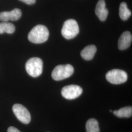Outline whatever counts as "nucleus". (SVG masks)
Wrapping results in <instances>:
<instances>
[{
	"label": "nucleus",
	"mask_w": 132,
	"mask_h": 132,
	"mask_svg": "<svg viewBox=\"0 0 132 132\" xmlns=\"http://www.w3.org/2000/svg\"><path fill=\"white\" fill-rule=\"evenodd\" d=\"M110 111L111 112H112V110H110Z\"/></svg>",
	"instance_id": "obj_18"
},
{
	"label": "nucleus",
	"mask_w": 132,
	"mask_h": 132,
	"mask_svg": "<svg viewBox=\"0 0 132 132\" xmlns=\"http://www.w3.org/2000/svg\"><path fill=\"white\" fill-rule=\"evenodd\" d=\"M96 51V47L94 45H89L81 51V56L85 60H90L94 58Z\"/></svg>",
	"instance_id": "obj_11"
},
{
	"label": "nucleus",
	"mask_w": 132,
	"mask_h": 132,
	"mask_svg": "<svg viewBox=\"0 0 132 132\" xmlns=\"http://www.w3.org/2000/svg\"><path fill=\"white\" fill-rule=\"evenodd\" d=\"M15 30V27L13 24L10 23L3 22L0 23V34L4 33L12 34Z\"/></svg>",
	"instance_id": "obj_15"
},
{
	"label": "nucleus",
	"mask_w": 132,
	"mask_h": 132,
	"mask_svg": "<svg viewBox=\"0 0 132 132\" xmlns=\"http://www.w3.org/2000/svg\"><path fill=\"white\" fill-rule=\"evenodd\" d=\"M106 78L112 84H120L125 83L127 80V74L123 70L113 69L109 71L106 73Z\"/></svg>",
	"instance_id": "obj_5"
},
{
	"label": "nucleus",
	"mask_w": 132,
	"mask_h": 132,
	"mask_svg": "<svg viewBox=\"0 0 132 132\" xmlns=\"http://www.w3.org/2000/svg\"><path fill=\"white\" fill-rule=\"evenodd\" d=\"M83 92V90L78 85H70L66 86L62 88L61 94L66 99H76L79 97Z\"/></svg>",
	"instance_id": "obj_7"
},
{
	"label": "nucleus",
	"mask_w": 132,
	"mask_h": 132,
	"mask_svg": "<svg viewBox=\"0 0 132 132\" xmlns=\"http://www.w3.org/2000/svg\"><path fill=\"white\" fill-rule=\"evenodd\" d=\"M13 112L16 118L21 122L27 124L30 122L31 116L28 109L23 105L16 104L12 107Z\"/></svg>",
	"instance_id": "obj_6"
},
{
	"label": "nucleus",
	"mask_w": 132,
	"mask_h": 132,
	"mask_svg": "<svg viewBox=\"0 0 132 132\" xmlns=\"http://www.w3.org/2000/svg\"><path fill=\"white\" fill-rule=\"evenodd\" d=\"M43 63L38 57H33L29 59L26 64V70L28 75L33 77L40 76L43 72Z\"/></svg>",
	"instance_id": "obj_2"
},
{
	"label": "nucleus",
	"mask_w": 132,
	"mask_h": 132,
	"mask_svg": "<svg viewBox=\"0 0 132 132\" xmlns=\"http://www.w3.org/2000/svg\"><path fill=\"white\" fill-rule=\"evenodd\" d=\"M113 113L117 117L120 118H130L132 115V107L131 106L123 107L118 110L114 111Z\"/></svg>",
	"instance_id": "obj_12"
},
{
	"label": "nucleus",
	"mask_w": 132,
	"mask_h": 132,
	"mask_svg": "<svg viewBox=\"0 0 132 132\" xmlns=\"http://www.w3.org/2000/svg\"><path fill=\"white\" fill-rule=\"evenodd\" d=\"M79 26L75 20H68L63 24L61 30L62 35L67 39L75 38L79 33Z\"/></svg>",
	"instance_id": "obj_3"
},
{
	"label": "nucleus",
	"mask_w": 132,
	"mask_h": 132,
	"mask_svg": "<svg viewBox=\"0 0 132 132\" xmlns=\"http://www.w3.org/2000/svg\"><path fill=\"white\" fill-rule=\"evenodd\" d=\"M119 15L123 21L127 20L131 16V12L128 9L127 4L125 2H122L120 5Z\"/></svg>",
	"instance_id": "obj_13"
},
{
	"label": "nucleus",
	"mask_w": 132,
	"mask_h": 132,
	"mask_svg": "<svg viewBox=\"0 0 132 132\" xmlns=\"http://www.w3.org/2000/svg\"><path fill=\"white\" fill-rule=\"evenodd\" d=\"M20 1H22V2L26 3L28 5H33L35 2L36 0H19Z\"/></svg>",
	"instance_id": "obj_16"
},
{
	"label": "nucleus",
	"mask_w": 132,
	"mask_h": 132,
	"mask_svg": "<svg viewBox=\"0 0 132 132\" xmlns=\"http://www.w3.org/2000/svg\"><path fill=\"white\" fill-rule=\"evenodd\" d=\"M87 132H100L98 121L94 118L89 119L86 122Z\"/></svg>",
	"instance_id": "obj_14"
},
{
	"label": "nucleus",
	"mask_w": 132,
	"mask_h": 132,
	"mask_svg": "<svg viewBox=\"0 0 132 132\" xmlns=\"http://www.w3.org/2000/svg\"><path fill=\"white\" fill-rule=\"evenodd\" d=\"M132 41V34L129 31H125L121 35L118 40V48L125 50L130 47Z\"/></svg>",
	"instance_id": "obj_9"
},
{
	"label": "nucleus",
	"mask_w": 132,
	"mask_h": 132,
	"mask_svg": "<svg viewBox=\"0 0 132 132\" xmlns=\"http://www.w3.org/2000/svg\"><path fill=\"white\" fill-rule=\"evenodd\" d=\"M7 132H21L18 129L14 127L11 126L8 128Z\"/></svg>",
	"instance_id": "obj_17"
},
{
	"label": "nucleus",
	"mask_w": 132,
	"mask_h": 132,
	"mask_svg": "<svg viewBox=\"0 0 132 132\" xmlns=\"http://www.w3.org/2000/svg\"><path fill=\"white\" fill-rule=\"evenodd\" d=\"M95 12L99 20L104 21L108 15V10L106 8V4L104 0H99L96 5Z\"/></svg>",
	"instance_id": "obj_10"
},
{
	"label": "nucleus",
	"mask_w": 132,
	"mask_h": 132,
	"mask_svg": "<svg viewBox=\"0 0 132 132\" xmlns=\"http://www.w3.org/2000/svg\"><path fill=\"white\" fill-rule=\"evenodd\" d=\"M22 16L21 10L15 9L11 11H5L0 13V21L7 22L9 21H17Z\"/></svg>",
	"instance_id": "obj_8"
},
{
	"label": "nucleus",
	"mask_w": 132,
	"mask_h": 132,
	"mask_svg": "<svg viewBox=\"0 0 132 132\" xmlns=\"http://www.w3.org/2000/svg\"><path fill=\"white\" fill-rule=\"evenodd\" d=\"M74 72V68L70 64L60 65L56 66L52 73V78L60 81L70 77Z\"/></svg>",
	"instance_id": "obj_4"
},
{
	"label": "nucleus",
	"mask_w": 132,
	"mask_h": 132,
	"mask_svg": "<svg viewBox=\"0 0 132 132\" xmlns=\"http://www.w3.org/2000/svg\"><path fill=\"white\" fill-rule=\"evenodd\" d=\"M49 31L46 27L39 24L34 27L28 33V39L31 42L41 44L47 41Z\"/></svg>",
	"instance_id": "obj_1"
}]
</instances>
